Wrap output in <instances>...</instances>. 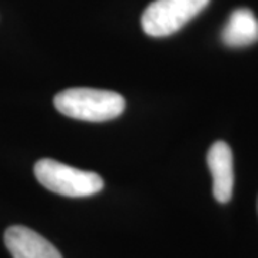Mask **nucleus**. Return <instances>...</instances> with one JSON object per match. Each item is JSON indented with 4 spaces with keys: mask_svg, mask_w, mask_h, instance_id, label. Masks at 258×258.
<instances>
[{
    "mask_svg": "<svg viewBox=\"0 0 258 258\" xmlns=\"http://www.w3.org/2000/svg\"><path fill=\"white\" fill-rule=\"evenodd\" d=\"M55 108L64 116L86 122H105L125 111L123 96L93 88H71L55 96Z\"/></svg>",
    "mask_w": 258,
    "mask_h": 258,
    "instance_id": "nucleus-1",
    "label": "nucleus"
},
{
    "mask_svg": "<svg viewBox=\"0 0 258 258\" xmlns=\"http://www.w3.org/2000/svg\"><path fill=\"white\" fill-rule=\"evenodd\" d=\"M35 176L46 189L71 198L91 197L103 188L101 175L49 158L37 161L35 165Z\"/></svg>",
    "mask_w": 258,
    "mask_h": 258,
    "instance_id": "nucleus-2",
    "label": "nucleus"
},
{
    "mask_svg": "<svg viewBox=\"0 0 258 258\" xmlns=\"http://www.w3.org/2000/svg\"><path fill=\"white\" fill-rule=\"evenodd\" d=\"M210 2L211 0H155L142 13L141 25L148 36H171L198 16Z\"/></svg>",
    "mask_w": 258,
    "mask_h": 258,
    "instance_id": "nucleus-3",
    "label": "nucleus"
},
{
    "mask_svg": "<svg viewBox=\"0 0 258 258\" xmlns=\"http://www.w3.org/2000/svg\"><path fill=\"white\" fill-rule=\"evenodd\" d=\"M207 164L212 175V194L221 204H227L234 191V157L224 141L214 142L207 154Z\"/></svg>",
    "mask_w": 258,
    "mask_h": 258,
    "instance_id": "nucleus-4",
    "label": "nucleus"
},
{
    "mask_svg": "<svg viewBox=\"0 0 258 258\" xmlns=\"http://www.w3.org/2000/svg\"><path fill=\"white\" fill-rule=\"evenodd\" d=\"M5 245L13 258H62L52 242L23 225H13L6 230Z\"/></svg>",
    "mask_w": 258,
    "mask_h": 258,
    "instance_id": "nucleus-5",
    "label": "nucleus"
},
{
    "mask_svg": "<svg viewBox=\"0 0 258 258\" xmlns=\"http://www.w3.org/2000/svg\"><path fill=\"white\" fill-rule=\"evenodd\" d=\"M221 40L228 47H245L258 42V19L247 8L234 10L221 32Z\"/></svg>",
    "mask_w": 258,
    "mask_h": 258,
    "instance_id": "nucleus-6",
    "label": "nucleus"
},
{
    "mask_svg": "<svg viewBox=\"0 0 258 258\" xmlns=\"http://www.w3.org/2000/svg\"><path fill=\"white\" fill-rule=\"evenodd\" d=\"M257 207H258V205H257Z\"/></svg>",
    "mask_w": 258,
    "mask_h": 258,
    "instance_id": "nucleus-7",
    "label": "nucleus"
}]
</instances>
